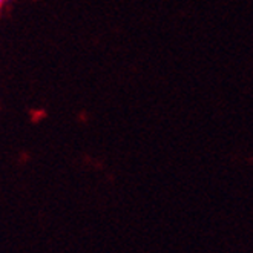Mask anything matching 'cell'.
<instances>
[{
  "mask_svg": "<svg viewBox=\"0 0 253 253\" xmlns=\"http://www.w3.org/2000/svg\"><path fill=\"white\" fill-rule=\"evenodd\" d=\"M5 2H6V0H0V8H2V6L5 5Z\"/></svg>",
  "mask_w": 253,
  "mask_h": 253,
  "instance_id": "obj_1",
  "label": "cell"
}]
</instances>
